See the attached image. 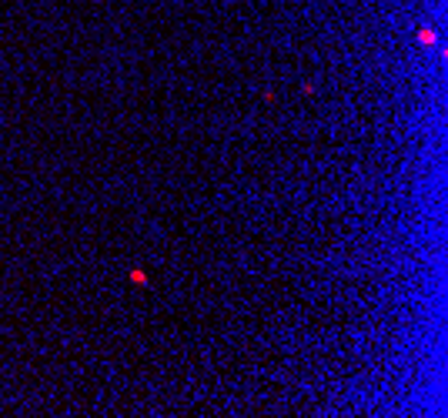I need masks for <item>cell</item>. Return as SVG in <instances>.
<instances>
[{
	"label": "cell",
	"instance_id": "1",
	"mask_svg": "<svg viewBox=\"0 0 448 418\" xmlns=\"http://www.w3.org/2000/svg\"><path fill=\"white\" fill-rule=\"evenodd\" d=\"M418 44H435V30L421 27V30H418Z\"/></svg>",
	"mask_w": 448,
	"mask_h": 418
},
{
	"label": "cell",
	"instance_id": "2",
	"mask_svg": "<svg viewBox=\"0 0 448 418\" xmlns=\"http://www.w3.org/2000/svg\"><path fill=\"white\" fill-rule=\"evenodd\" d=\"M131 278H134L137 284H147V278H144V271H131Z\"/></svg>",
	"mask_w": 448,
	"mask_h": 418
}]
</instances>
